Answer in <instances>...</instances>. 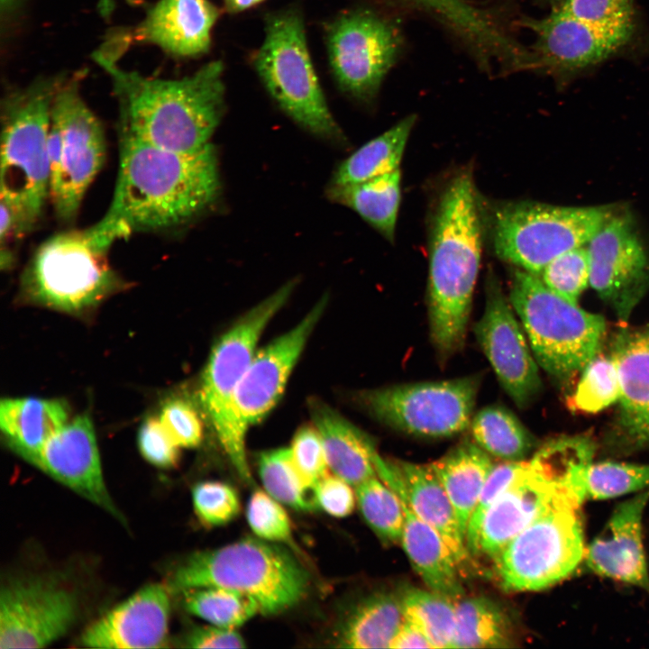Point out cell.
Masks as SVG:
<instances>
[{
  "label": "cell",
  "instance_id": "obj_25",
  "mask_svg": "<svg viewBox=\"0 0 649 649\" xmlns=\"http://www.w3.org/2000/svg\"><path fill=\"white\" fill-rule=\"evenodd\" d=\"M612 356L620 380V446H649V330L622 332Z\"/></svg>",
  "mask_w": 649,
  "mask_h": 649
},
{
  "label": "cell",
  "instance_id": "obj_31",
  "mask_svg": "<svg viewBox=\"0 0 649 649\" xmlns=\"http://www.w3.org/2000/svg\"><path fill=\"white\" fill-rule=\"evenodd\" d=\"M434 16L456 35L477 59L498 53L507 31L489 11L468 0H396Z\"/></svg>",
  "mask_w": 649,
  "mask_h": 649
},
{
  "label": "cell",
  "instance_id": "obj_55",
  "mask_svg": "<svg viewBox=\"0 0 649 649\" xmlns=\"http://www.w3.org/2000/svg\"><path fill=\"white\" fill-rule=\"evenodd\" d=\"M264 0H224V5L229 14H238L245 11Z\"/></svg>",
  "mask_w": 649,
  "mask_h": 649
},
{
  "label": "cell",
  "instance_id": "obj_2",
  "mask_svg": "<svg viewBox=\"0 0 649 649\" xmlns=\"http://www.w3.org/2000/svg\"><path fill=\"white\" fill-rule=\"evenodd\" d=\"M128 43V36L120 35L93 55L111 78L119 133L171 151L205 149L224 115V64L208 62L182 78H150L119 66L118 58Z\"/></svg>",
  "mask_w": 649,
  "mask_h": 649
},
{
  "label": "cell",
  "instance_id": "obj_39",
  "mask_svg": "<svg viewBox=\"0 0 649 649\" xmlns=\"http://www.w3.org/2000/svg\"><path fill=\"white\" fill-rule=\"evenodd\" d=\"M400 598L406 619L424 632L434 648H452L456 600L417 588L406 590Z\"/></svg>",
  "mask_w": 649,
  "mask_h": 649
},
{
  "label": "cell",
  "instance_id": "obj_43",
  "mask_svg": "<svg viewBox=\"0 0 649 649\" xmlns=\"http://www.w3.org/2000/svg\"><path fill=\"white\" fill-rule=\"evenodd\" d=\"M585 497L608 499L649 488V464L603 462L588 464L583 471Z\"/></svg>",
  "mask_w": 649,
  "mask_h": 649
},
{
  "label": "cell",
  "instance_id": "obj_48",
  "mask_svg": "<svg viewBox=\"0 0 649 649\" xmlns=\"http://www.w3.org/2000/svg\"><path fill=\"white\" fill-rule=\"evenodd\" d=\"M527 467L528 462L524 461H506L493 465L467 526L465 541L471 555L477 552L479 530L486 511Z\"/></svg>",
  "mask_w": 649,
  "mask_h": 649
},
{
  "label": "cell",
  "instance_id": "obj_13",
  "mask_svg": "<svg viewBox=\"0 0 649 649\" xmlns=\"http://www.w3.org/2000/svg\"><path fill=\"white\" fill-rule=\"evenodd\" d=\"M480 378L395 385L366 391L361 398L380 422L426 437H447L471 424Z\"/></svg>",
  "mask_w": 649,
  "mask_h": 649
},
{
  "label": "cell",
  "instance_id": "obj_41",
  "mask_svg": "<svg viewBox=\"0 0 649 649\" xmlns=\"http://www.w3.org/2000/svg\"><path fill=\"white\" fill-rule=\"evenodd\" d=\"M355 492L361 514L372 531L383 542H400L404 510L398 494L378 475L356 486Z\"/></svg>",
  "mask_w": 649,
  "mask_h": 649
},
{
  "label": "cell",
  "instance_id": "obj_5",
  "mask_svg": "<svg viewBox=\"0 0 649 649\" xmlns=\"http://www.w3.org/2000/svg\"><path fill=\"white\" fill-rule=\"evenodd\" d=\"M118 239L100 221L50 236L37 247L22 274V296L71 314L96 306L123 287L108 260Z\"/></svg>",
  "mask_w": 649,
  "mask_h": 649
},
{
  "label": "cell",
  "instance_id": "obj_1",
  "mask_svg": "<svg viewBox=\"0 0 649 649\" xmlns=\"http://www.w3.org/2000/svg\"><path fill=\"white\" fill-rule=\"evenodd\" d=\"M119 137L113 198L100 221L120 239L179 230L216 201L221 184L211 143L198 152L182 153L127 134Z\"/></svg>",
  "mask_w": 649,
  "mask_h": 649
},
{
  "label": "cell",
  "instance_id": "obj_18",
  "mask_svg": "<svg viewBox=\"0 0 649 649\" xmlns=\"http://www.w3.org/2000/svg\"><path fill=\"white\" fill-rule=\"evenodd\" d=\"M521 23L535 34L526 47L528 70L565 79L607 59L628 41L600 32L552 8L541 19Z\"/></svg>",
  "mask_w": 649,
  "mask_h": 649
},
{
  "label": "cell",
  "instance_id": "obj_37",
  "mask_svg": "<svg viewBox=\"0 0 649 649\" xmlns=\"http://www.w3.org/2000/svg\"><path fill=\"white\" fill-rule=\"evenodd\" d=\"M470 425L475 443L488 453L505 461H522L534 445L526 428L501 406L480 409Z\"/></svg>",
  "mask_w": 649,
  "mask_h": 649
},
{
  "label": "cell",
  "instance_id": "obj_6",
  "mask_svg": "<svg viewBox=\"0 0 649 649\" xmlns=\"http://www.w3.org/2000/svg\"><path fill=\"white\" fill-rule=\"evenodd\" d=\"M169 587L185 591L222 587L253 599L260 613L275 615L298 604L309 587L303 565L279 544L247 537L188 556L173 572Z\"/></svg>",
  "mask_w": 649,
  "mask_h": 649
},
{
  "label": "cell",
  "instance_id": "obj_8",
  "mask_svg": "<svg viewBox=\"0 0 649 649\" xmlns=\"http://www.w3.org/2000/svg\"><path fill=\"white\" fill-rule=\"evenodd\" d=\"M297 283V279L288 281L239 318L217 340L202 373L198 399L203 413L245 483L251 482L245 450L247 431L235 413V393L256 353L261 334L286 304Z\"/></svg>",
  "mask_w": 649,
  "mask_h": 649
},
{
  "label": "cell",
  "instance_id": "obj_36",
  "mask_svg": "<svg viewBox=\"0 0 649 649\" xmlns=\"http://www.w3.org/2000/svg\"><path fill=\"white\" fill-rule=\"evenodd\" d=\"M512 645V621L496 600L476 596L455 601L452 648H503Z\"/></svg>",
  "mask_w": 649,
  "mask_h": 649
},
{
  "label": "cell",
  "instance_id": "obj_14",
  "mask_svg": "<svg viewBox=\"0 0 649 649\" xmlns=\"http://www.w3.org/2000/svg\"><path fill=\"white\" fill-rule=\"evenodd\" d=\"M329 65L340 88L361 101H370L393 67L402 35L389 19L368 9L348 11L326 29Z\"/></svg>",
  "mask_w": 649,
  "mask_h": 649
},
{
  "label": "cell",
  "instance_id": "obj_26",
  "mask_svg": "<svg viewBox=\"0 0 649 649\" xmlns=\"http://www.w3.org/2000/svg\"><path fill=\"white\" fill-rule=\"evenodd\" d=\"M551 484L528 467L486 511L479 530L476 554L492 560L552 501Z\"/></svg>",
  "mask_w": 649,
  "mask_h": 649
},
{
  "label": "cell",
  "instance_id": "obj_32",
  "mask_svg": "<svg viewBox=\"0 0 649 649\" xmlns=\"http://www.w3.org/2000/svg\"><path fill=\"white\" fill-rule=\"evenodd\" d=\"M406 617L401 598L376 592L361 600L338 628L336 646L342 648H392Z\"/></svg>",
  "mask_w": 649,
  "mask_h": 649
},
{
  "label": "cell",
  "instance_id": "obj_51",
  "mask_svg": "<svg viewBox=\"0 0 649 649\" xmlns=\"http://www.w3.org/2000/svg\"><path fill=\"white\" fill-rule=\"evenodd\" d=\"M138 445L146 461L160 468L174 466L179 457V446L171 438L159 417H149L138 433Z\"/></svg>",
  "mask_w": 649,
  "mask_h": 649
},
{
  "label": "cell",
  "instance_id": "obj_10",
  "mask_svg": "<svg viewBox=\"0 0 649 649\" xmlns=\"http://www.w3.org/2000/svg\"><path fill=\"white\" fill-rule=\"evenodd\" d=\"M79 79L65 78L57 89L49 134L50 201L66 224L76 220L106 157L103 125L83 99Z\"/></svg>",
  "mask_w": 649,
  "mask_h": 649
},
{
  "label": "cell",
  "instance_id": "obj_15",
  "mask_svg": "<svg viewBox=\"0 0 649 649\" xmlns=\"http://www.w3.org/2000/svg\"><path fill=\"white\" fill-rule=\"evenodd\" d=\"M78 601L69 589L50 580H14L0 596V648H42L72 626Z\"/></svg>",
  "mask_w": 649,
  "mask_h": 649
},
{
  "label": "cell",
  "instance_id": "obj_54",
  "mask_svg": "<svg viewBox=\"0 0 649 649\" xmlns=\"http://www.w3.org/2000/svg\"><path fill=\"white\" fill-rule=\"evenodd\" d=\"M392 648H434L424 632L414 623L405 620L399 629Z\"/></svg>",
  "mask_w": 649,
  "mask_h": 649
},
{
  "label": "cell",
  "instance_id": "obj_20",
  "mask_svg": "<svg viewBox=\"0 0 649 649\" xmlns=\"http://www.w3.org/2000/svg\"><path fill=\"white\" fill-rule=\"evenodd\" d=\"M30 463L122 520L103 478L96 434L87 415L78 416L59 429Z\"/></svg>",
  "mask_w": 649,
  "mask_h": 649
},
{
  "label": "cell",
  "instance_id": "obj_57",
  "mask_svg": "<svg viewBox=\"0 0 649 649\" xmlns=\"http://www.w3.org/2000/svg\"><path fill=\"white\" fill-rule=\"evenodd\" d=\"M561 0H547L552 5V7L556 5Z\"/></svg>",
  "mask_w": 649,
  "mask_h": 649
},
{
  "label": "cell",
  "instance_id": "obj_23",
  "mask_svg": "<svg viewBox=\"0 0 649 649\" xmlns=\"http://www.w3.org/2000/svg\"><path fill=\"white\" fill-rule=\"evenodd\" d=\"M373 462L379 479L442 535L462 572V568L469 566L471 554L455 510L430 464L385 461L377 451Z\"/></svg>",
  "mask_w": 649,
  "mask_h": 649
},
{
  "label": "cell",
  "instance_id": "obj_9",
  "mask_svg": "<svg viewBox=\"0 0 649 649\" xmlns=\"http://www.w3.org/2000/svg\"><path fill=\"white\" fill-rule=\"evenodd\" d=\"M253 65L268 93L292 120L318 137L345 142L316 77L300 12L291 8L267 15Z\"/></svg>",
  "mask_w": 649,
  "mask_h": 649
},
{
  "label": "cell",
  "instance_id": "obj_17",
  "mask_svg": "<svg viewBox=\"0 0 649 649\" xmlns=\"http://www.w3.org/2000/svg\"><path fill=\"white\" fill-rule=\"evenodd\" d=\"M524 332L496 275L489 271L485 308L475 334L499 383L520 407L533 400L542 385Z\"/></svg>",
  "mask_w": 649,
  "mask_h": 649
},
{
  "label": "cell",
  "instance_id": "obj_16",
  "mask_svg": "<svg viewBox=\"0 0 649 649\" xmlns=\"http://www.w3.org/2000/svg\"><path fill=\"white\" fill-rule=\"evenodd\" d=\"M590 285L624 321L649 286V260L631 218L614 215L588 242Z\"/></svg>",
  "mask_w": 649,
  "mask_h": 649
},
{
  "label": "cell",
  "instance_id": "obj_27",
  "mask_svg": "<svg viewBox=\"0 0 649 649\" xmlns=\"http://www.w3.org/2000/svg\"><path fill=\"white\" fill-rule=\"evenodd\" d=\"M399 498L404 510L400 543L412 566L430 590L453 600L462 598V572L451 549L434 527Z\"/></svg>",
  "mask_w": 649,
  "mask_h": 649
},
{
  "label": "cell",
  "instance_id": "obj_38",
  "mask_svg": "<svg viewBox=\"0 0 649 649\" xmlns=\"http://www.w3.org/2000/svg\"><path fill=\"white\" fill-rule=\"evenodd\" d=\"M258 469L265 491L281 504L301 511L316 508L313 488L297 468L289 447L261 452Z\"/></svg>",
  "mask_w": 649,
  "mask_h": 649
},
{
  "label": "cell",
  "instance_id": "obj_12",
  "mask_svg": "<svg viewBox=\"0 0 649 649\" xmlns=\"http://www.w3.org/2000/svg\"><path fill=\"white\" fill-rule=\"evenodd\" d=\"M578 509L553 495L552 501L493 559L500 586L535 591L568 577L584 558Z\"/></svg>",
  "mask_w": 649,
  "mask_h": 649
},
{
  "label": "cell",
  "instance_id": "obj_3",
  "mask_svg": "<svg viewBox=\"0 0 649 649\" xmlns=\"http://www.w3.org/2000/svg\"><path fill=\"white\" fill-rule=\"evenodd\" d=\"M482 245L481 220L471 171L456 175L435 214L429 259L428 316L432 342L448 357L464 342Z\"/></svg>",
  "mask_w": 649,
  "mask_h": 649
},
{
  "label": "cell",
  "instance_id": "obj_33",
  "mask_svg": "<svg viewBox=\"0 0 649 649\" xmlns=\"http://www.w3.org/2000/svg\"><path fill=\"white\" fill-rule=\"evenodd\" d=\"M594 452L588 437L560 438L544 445L530 464L551 484L554 494L579 508L586 500L583 471L592 462Z\"/></svg>",
  "mask_w": 649,
  "mask_h": 649
},
{
  "label": "cell",
  "instance_id": "obj_11",
  "mask_svg": "<svg viewBox=\"0 0 649 649\" xmlns=\"http://www.w3.org/2000/svg\"><path fill=\"white\" fill-rule=\"evenodd\" d=\"M613 215L608 206L507 203L494 215V251L514 267L539 276L553 259L588 243Z\"/></svg>",
  "mask_w": 649,
  "mask_h": 649
},
{
  "label": "cell",
  "instance_id": "obj_24",
  "mask_svg": "<svg viewBox=\"0 0 649 649\" xmlns=\"http://www.w3.org/2000/svg\"><path fill=\"white\" fill-rule=\"evenodd\" d=\"M220 10L209 0H159L135 30V38L181 58L205 54Z\"/></svg>",
  "mask_w": 649,
  "mask_h": 649
},
{
  "label": "cell",
  "instance_id": "obj_4",
  "mask_svg": "<svg viewBox=\"0 0 649 649\" xmlns=\"http://www.w3.org/2000/svg\"><path fill=\"white\" fill-rule=\"evenodd\" d=\"M64 78L37 79L2 101L0 202L13 212L23 236L40 223L50 200L51 107Z\"/></svg>",
  "mask_w": 649,
  "mask_h": 649
},
{
  "label": "cell",
  "instance_id": "obj_46",
  "mask_svg": "<svg viewBox=\"0 0 649 649\" xmlns=\"http://www.w3.org/2000/svg\"><path fill=\"white\" fill-rule=\"evenodd\" d=\"M246 517L258 538L275 544L291 542L292 526L283 504L266 491L256 490L251 494Z\"/></svg>",
  "mask_w": 649,
  "mask_h": 649
},
{
  "label": "cell",
  "instance_id": "obj_47",
  "mask_svg": "<svg viewBox=\"0 0 649 649\" xmlns=\"http://www.w3.org/2000/svg\"><path fill=\"white\" fill-rule=\"evenodd\" d=\"M192 502L197 516L207 526H221L230 523L241 509L236 490L221 481L197 483L192 489Z\"/></svg>",
  "mask_w": 649,
  "mask_h": 649
},
{
  "label": "cell",
  "instance_id": "obj_49",
  "mask_svg": "<svg viewBox=\"0 0 649 649\" xmlns=\"http://www.w3.org/2000/svg\"><path fill=\"white\" fill-rule=\"evenodd\" d=\"M159 418L180 448H194L203 437V423L195 407L187 400L171 398L161 407Z\"/></svg>",
  "mask_w": 649,
  "mask_h": 649
},
{
  "label": "cell",
  "instance_id": "obj_22",
  "mask_svg": "<svg viewBox=\"0 0 649 649\" xmlns=\"http://www.w3.org/2000/svg\"><path fill=\"white\" fill-rule=\"evenodd\" d=\"M649 488L620 503L600 534L585 549L584 560L598 575L649 592V574L643 545L642 518Z\"/></svg>",
  "mask_w": 649,
  "mask_h": 649
},
{
  "label": "cell",
  "instance_id": "obj_44",
  "mask_svg": "<svg viewBox=\"0 0 649 649\" xmlns=\"http://www.w3.org/2000/svg\"><path fill=\"white\" fill-rule=\"evenodd\" d=\"M620 380L613 356H596L582 370L575 392L569 398L573 410L596 413L619 399Z\"/></svg>",
  "mask_w": 649,
  "mask_h": 649
},
{
  "label": "cell",
  "instance_id": "obj_34",
  "mask_svg": "<svg viewBox=\"0 0 649 649\" xmlns=\"http://www.w3.org/2000/svg\"><path fill=\"white\" fill-rule=\"evenodd\" d=\"M326 195L356 212L388 241L394 240L401 198L399 169L360 183L330 185Z\"/></svg>",
  "mask_w": 649,
  "mask_h": 649
},
{
  "label": "cell",
  "instance_id": "obj_19",
  "mask_svg": "<svg viewBox=\"0 0 649 649\" xmlns=\"http://www.w3.org/2000/svg\"><path fill=\"white\" fill-rule=\"evenodd\" d=\"M326 305L327 297H323L296 326L255 353L234 398L236 416L246 431L261 422L279 402Z\"/></svg>",
  "mask_w": 649,
  "mask_h": 649
},
{
  "label": "cell",
  "instance_id": "obj_52",
  "mask_svg": "<svg viewBox=\"0 0 649 649\" xmlns=\"http://www.w3.org/2000/svg\"><path fill=\"white\" fill-rule=\"evenodd\" d=\"M352 488V485L334 473L326 474L314 486L315 507L337 518L349 516L357 504L356 492Z\"/></svg>",
  "mask_w": 649,
  "mask_h": 649
},
{
  "label": "cell",
  "instance_id": "obj_7",
  "mask_svg": "<svg viewBox=\"0 0 649 649\" xmlns=\"http://www.w3.org/2000/svg\"><path fill=\"white\" fill-rule=\"evenodd\" d=\"M509 300L535 359L553 377L569 379L598 355L606 331L603 316L562 297L540 276L513 267Z\"/></svg>",
  "mask_w": 649,
  "mask_h": 649
},
{
  "label": "cell",
  "instance_id": "obj_42",
  "mask_svg": "<svg viewBox=\"0 0 649 649\" xmlns=\"http://www.w3.org/2000/svg\"><path fill=\"white\" fill-rule=\"evenodd\" d=\"M552 8L626 41L635 30L634 0H561Z\"/></svg>",
  "mask_w": 649,
  "mask_h": 649
},
{
  "label": "cell",
  "instance_id": "obj_28",
  "mask_svg": "<svg viewBox=\"0 0 649 649\" xmlns=\"http://www.w3.org/2000/svg\"><path fill=\"white\" fill-rule=\"evenodd\" d=\"M312 417L319 432L329 470L354 488L377 476L372 442L339 413L324 404L312 405Z\"/></svg>",
  "mask_w": 649,
  "mask_h": 649
},
{
  "label": "cell",
  "instance_id": "obj_53",
  "mask_svg": "<svg viewBox=\"0 0 649 649\" xmlns=\"http://www.w3.org/2000/svg\"><path fill=\"white\" fill-rule=\"evenodd\" d=\"M184 642L190 648L245 647V641L236 629L214 625L194 628Z\"/></svg>",
  "mask_w": 649,
  "mask_h": 649
},
{
  "label": "cell",
  "instance_id": "obj_29",
  "mask_svg": "<svg viewBox=\"0 0 649 649\" xmlns=\"http://www.w3.org/2000/svg\"><path fill=\"white\" fill-rule=\"evenodd\" d=\"M68 422V406L59 399L23 398L0 402L2 433L8 445L29 462Z\"/></svg>",
  "mask_w": 649,
  "mask_h": 649
},
{
  "label": "cell",
  "instance_id": "obj_45",
  "mask_svg": "<svg viewBox=\"0 0 649 649\" xmlns=\"http://www.w3.org/2000/svg\"><path fill=\"white\" fill-rule=\"evenodd\" d=\"M539 276L553 292L578 304L579 297L590 284L588 247L579 246L559 255L544 267Z\"/></svg>",
  "mask_w": 649,
  "mask_h": 649
},
{
  "label": "cell",
  "instance_id": "obj_35",
  "mask_svg": "<svg viewBox=\"0 0 649 649\" xmlns=\"http://www.w3.org/2000/svg\"><path fill=\"white\" fill-rule=\"evenodd\" d=\"M416 121L410 114L365 143L338 166L330 185L360 183L398 169Z\"/></svg>",
  "mask_w": 649,
  "mask_h": 649
},
{
  "label": "cell",
  "instance_id": "obj_40",
  "mask_svg": "<svg viewBox=\"0 0 649 649\" xmlns=\"http://www.w3.org/2000/svg\"><path fill=\"white\" fill-rule=\"evenodd\" d=\"M183 596L188 613L217 626L236 629L260 613L253 599L226 588H196L183 591Z\"/></svg>",
  "mask_w": 649,
  "mask_h": 649
},
{
  "label": "cell",
  "instance_id": "obj_30",
  "mask_svg": "<svg viewBox=\"0 0 649 649\" xmlns=\"http://www.w3.org/2000/svg\"><path fill=\"white\" fill-rule=\"evenodd\" d=\"M429 464L443 487L466 536L470 518L494 465L489 453L476 443L464 442Z\"/></svg>",
  "mask_w": 649,
  "mask_h": 649
},
{
  "label": "cell",
  "instance_id": "obj_50",
  "mask_svg": "<svg viewBox=\"0 0 649 649\" xmlns=\"http://www.w3.org/2000/svg\"><path fill=\"white\" fill-rule=\"evenodd\" d=\"M293 461L306 483L313 488L328 474V464L321 435L315 426L301 427L289 447Z\"/></svg>",
  "mask_w": 649,
  "mask_h": 649
},
{
  "label": "cell",
  "instance_id": "obj_56",
  "mask_svg": "<svg viewBox=\"0 0 649 649\" xmlns=\"http://www.w3.org/2000/svg\"><path fill=\"white\" fill-rule=\"evenodd\" d=\"M14 0H1L2 10L8 9Z\"/></svg>",
  "mask_w": 649,
  "mask_h": 649
},
{
  "label": "cell",
  "instance_id": "obj_21",
  "mask_svg": "<svg viewBox=\"0 0 649 649\" xmlns=\"http://www.w3.org/2000/svg\"><path fill=\"white\" fill-rule=\"evenodd\" d=\"M169 588L150 584L93 622L80 644L89 648H161L168 643Z\"/></svg>",
  "mask_w": 649,
  "mask_h": 649
}]
</instances>
